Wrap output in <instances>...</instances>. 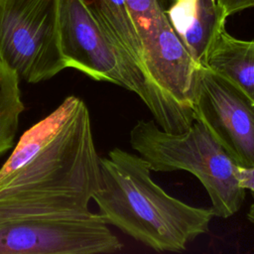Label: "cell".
Segmentation results:
<instances>
[{
  "label": "cell",
  "mask_w": 254,
  "mask_h": 254,
  "mask_svg": "<svg viewBox=\"0 0 254 254\" xmlns=\"http://www.w3.org/2000/svg\"><path fill=\"white\" fill-rule=\"evenodd\" d=\"M99 159L86 104L67 96L21 136L0 168V218L91 214Z\"/></svg>",
  "instance_id": "6da1fadb"
},
{
  "label": "cell",
  "mask_w": 254,
  "mask_h": 254,
  "mask_svg": "<svg viewBox=\"0 0 254 254\" xmlns=\"http://www.w3.org/2000/svg\"><path fill=\"white\" fill-rule=\"evenodd\" d=\"M99 166L100 187L92 199L108 224L158 252L185 251L208 231L212 210L167 193L141 156L114 148Z\"/></svg>",
  "instance_id": "7a4b0ae2"
},
{
  "label": "cell",
  "mask_w": 254,
  "mask_h": 254,
  "mask_svg": "<svg viewBox=\"0 0 254 254\" xmlns=\"http://www.w3.org/2000/svg\"><path fill=\"white\" fill-rule=\"evenodd\" d=\"M130 145L151 171H187L206 190L214 216L227 218L241 207L246 190L239 167L198 121L180 133L163 130L155 120L139 119L130 131Z\"/></svg>",
  "instance_id": "3957f363"
},
{
  "label": "cell",
  "mask_w": 254,
  "mask_h": 254,
  "mask_svg": "<svg viewBox=\"0 0 254 254\" xmlns=\"http://www.w3.org/2000/svg\"><path fill=\"white\" fill-rule=\"evenodd\" d=\"M61 0H0V61L27 82L66 68L60 45Z\"/></svg>",
  "instance_id": "277c9868"
},
{
  "label": "cell",
  "mask_w": 254,
  "mask_h": 254,
  "mask_svg": "<svg viewBox=\"0 0 254 254\" xmlns=\"http://www.w3.org/2000/svg\"><path fill=\"white\" fill-rule=\"evenodd\" d=\"M122 247L99 213L0 218V254H106Z\"/></svg>",
  "instance_id": "5b68a950"
},
{
  "label": "cell",
  "mask_w": 254,
  "mask_h": 254,
  "mask_svg": "<svg viewBox=\"0 0 254 254\" xmlns=\"http://www.w3.org/2000/svg\"><path fill=\"white\" fill-rule=\"evenodd\" d=\"M191 109L233 162L254 168V101L227 78L199 65L196 69Z\"/></svg>",
  "instance_id": "8992f818"
},
{
  "label": "cell",
  "mask_w": 254,
  "mask_h": 254,
  "mask_svg": "<svg viewBox=\"0 0 254 254\" xmlns=\"http://www.w3.org/2000/svg\"><path fill=\"white\" fill-rule=\"evenodd\" d=\"M60 45L65 67L141 95L140 85L86 0L60 1Z\"/></svg>",
  "instance_id": "52a82bcc"
},
{
  "label": "cell",
  "mask_w": 254,
  "mask_h": 254,
  "mask_svg": "<svg viewBox=\"0 0 254 254\" xmlns=\"http://www.w3.org/2000/svg\"><path fill=\"white\" fill-rule=\"evenodd\" d=\"M203 65L227 78L254 101V40L237 39L222 28Z\"/></svg>",
  "instance_id": "ba28073f"
},
{
  "label": "cell",
  "mask_w": 254,
  "mask_h": 254,
  "mask_svg": "<svg viewBox=\"0 0 254 254\" xmlns=\"http://www.w3.org/2000/svg\"><path fill=\"white\" fill-rule=\"evenodd\" d=\"M88 5L129 64L141 88L140 98L143 99L144 85L139 73L141 43L125 0H91Z\"/></svg>",
  "instance_id": "9c48e42d"
},
{
  "label": "cell",
  "mask_w": 254,
  "mask_h": 254,
  "mask_svg": "<svg viewBox=\"0 0 254 254\" xmlns=\"http://www.w3.org/2000/svg\"><path fill=\"white\" fill-rule=\"evenodd\" d=\"M227 18L218 0H197L192 25L180 38L197 64H204L206 56L217 34L225 27Z\"/></svg>",
  "instance_id": "30bf717a"
},
{
  "label": "cell",
  "mask_w": 254,
  "mask_h": 254,
  "mask_svg": "<svg viewBox=\"0 0 254 254\" xmlns=\"http://www.w3.org/2000/svg\"><path fill=\"white\" fill-rule=\"evenodd\" d=\"M23 110L19 76L0 61V155L13 146Z\"/></svg>",
  "instance_id": "8fae6325"
},
{
  "label": "cell",
  "mask_w": 254,
  "mask_h": 254,
  "mask_svg": "<svg viewBox=\"0 0 254 254\" xmlns=\"http://www.w3.org/2000/svg\"><path fill=\"white\" fill-rule=\"evenodd\" d=\"M238 177H239L240 186L245 190H249L253 197V203L251 204L248 210L247 218L254 225V168H251V169L239 168Z\"/></svg>",
  "instance_id": "7c38bea8"
},
{
  "label": "cell",
  "mask_w": 254,
  "mask_h": 254,
  "mask_svg": "<svg viewBox=\"0 0 254 254\" xmlns=\"http://www.w3.org/2000/svg\"><path fill=\"white\" fill-rule=\"evenodd\" d=\"M227 17L240 11L254 8V0H218Z\"/></svg>",
  "instance_id": "4fadbf2b"
},
{
  "label": "cell",
  "mask_w": 254,
  "mask_h": 254,
  "mask_svg": "<svg viewBox=\"0 0 254 254\" xmlns=\"http://www.w3.org/2000/svg\"><path fill=\"white\" fill-rule=\"evenodd\" d=\"M175 3H196L197 0H173Z\"/></svg>",
  "instance_id": "5bb4252c"
}]
</instances>
